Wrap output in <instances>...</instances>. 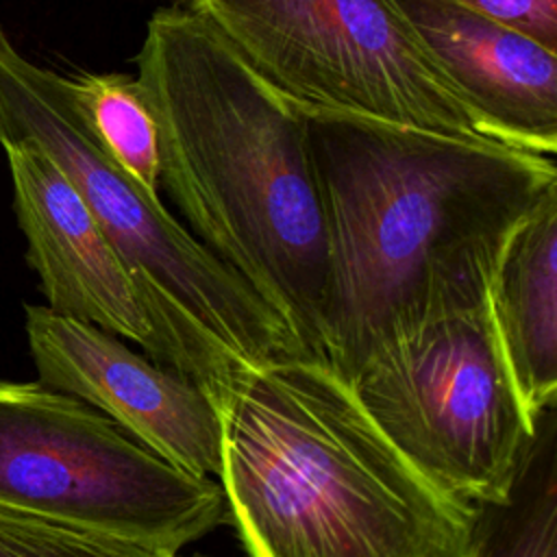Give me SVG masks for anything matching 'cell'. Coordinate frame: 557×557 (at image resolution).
<instances>
[{
    "mask_svg": "<svg viewBox=\"0 0 557 557\" xmlns=\"http://www.w3.org/2000/svg\"><path fill=\"white\" fill-rule=\"evenodd\" d=\"M24 322L41 383L102 411L168 461L220 474L222 413L196 381L46 305H26Z\"/></svg>",
    "mask_w": 557,
    "mask_h": 557,
    "instance_id": "8",
    "label": "cell"
},
{
    "mask_svg": "<svg viewBox=\"0 0 557 557\" xmlns=\"http://www.w3.org/2000/svg\"><path fill=\"white\" fill-rule=\"evenodd\" d=\"M350 387L433 485L474 507L509 500L537 422L503 357L490 294L374 355Z\"/></svg>",
    "mask_w": 557,
    "mask_h": 557,
    "instance_id": "7",
    "label": "cell"
},
{
    "mask_svg": "<svg viewBox=\"0 0 557 557\" xmlns=\"http://www.w3.org/2000/svg\"><path fill=\"white\" fill-rule=\"evenodd\" d=\"M159 185L196 237L324 359L329 237L305 107L194 9L159 7L135 57Z\"/></svg>",
    "mask_w": 557,
    "mask_h": 557,
    "instance_id": "2",
    "label": "cell"
},
{
    "mask_svg": "<svg viewBox=\"0 0 557 557\" xmlns=\"http://www.w3.org/2000/svg\"><path fill=\"white\" fill-rule=\"evenodd\" d=\"M220 413L218 483L248 557H472L483 507L411 466L326 359L242 366Z\"/></svg>",
    "mask_w": 557,
    "mask_h": 557,
    "instance_id": "3",
    "label": "cell"
},
{
    "mask_svg": "<svg viewBox=\"0 0 557 557\" xmlns=\"http://www.w3.org/2000/svg\"><path fill=\"white\" fill-rule=\"evenodd\" d=\"M163 2H168V4H181V7H189V4H191V0H163Z\"/></svg>",
    "mask_w": 557,
    "mask_h": 557,
    "instance_id": "16",
    "label": "cell"
},
{
    "mask_svg": "<svg viewBox=\"0 0 557 557\" xmlns=\"http://www.w3.org/2000/svg\"><path fill=\"white\" fill-rule=\"evenodd\" d=\"M394 4L505 146L555 159L557 50L450 0Z\"/></svg>",
    "mask_w": 557,
    "mask_h": 557,
    "instance_id": "10",
    "label": "cell"
},
{
    "mask_svg": "<svg viewBox=\"0 0 557 557\" xmlns=\"http://www.w3.org/2000/svg\"><path fill=\"white\" fill-rule=\"evenodd\" d=\"M498 344L529 418L557 396V189L509 235L490 281Z\"/></svg>",
    "mask_w": 557,
    "mask_h": 557,
    "instance_id": "11",
    "label": "cell"
},
{
    "mask_svg": "<svg viewBox=\"0 0 557 557\" xmlns=\"http://www.w3.org/2000/svg\"><path fill=\"white\" fill-rule=\"evenodd\" d=\"M0 509L170 555L228 524L218 481L41 381H0Z\"/></svg>",
    "mask_w": 557,
    "mask_h": 557,
    "instance_id": "5",
    "label": "cell"
},
{
    "mask_svg": "<svg viewBox=\"0 0 557 557\" xmlns=\"http://www.w3.org/2000/svg\"><path fill=\"white\" fill-rule=\"evenodd\" d=\"M189 9L300 107L503 144L394 0H191Z\"/></svg>",
    "mask_w": 557,
    "mask_h": 557,
    "instance_id": "6",
    "label": "cell"
},
{
    "mask_svg": "<svg viewBox=\"0 0 557 557\" xmlns=\"http://www.w3.org/2000/svg\"><path fill=\"white\" fill-rule=\"evenodd\" d=\"M13 209L46 307L139 344L163 363L159 329L102 226L59 172L28 144H2Z\"/></svg>",
    "mask_w": 557,
    "mask_h": 557,
    "instance_id": "9",
    "label": "cell"
},
{
    "mask_svg": "<svg viewBox=\"0 0 557 557\" xmlns=\"http://www.w3.org/2000/svg\"><path fill=\"white\" fill-rule=\"evenodd\" d=\"M0 557H172L113 535L0 509Z\"/></svg>",
    "mask_w": 557,
    "mask_h": 557,
    "instance_id": "14",
    "label": "cell"
},
{
    "mask_svg": "<svg viewBox=\"0 0 557 557\" xmlns=\"http://www.w3.org/2000/svg\"><path fill=\"white\" fill-rule=\"evenodd\" d=\"M44 152L89 207L128 268L161 337L163 366L215 403L242 366L311 355L292 326L94 137L63 74L0 28V146Z\"/></svg>",
    "mask_w": 557,
    "mask_h": 557,
    "instance_id": "4",
    "label": "cell"
},
{
    "mask_svg": "<svg viewBox=\"0 0 557 557\" xmlns=\"http://www.w3.org/2000/svg\"><path fill=\"white\" fill-rule=\"evenodd\" d=\"M329 237L324 359L348 383L426 320L483 300L555 159L307 109Z\"/></svg>",
    "mask_w": 557,
    "mask_h": 557,
    "instance_id": "1",
    "label": "cell"
},
{
    "mask_svg": "<svg viewBox=\"0 0 557 557\" xmlns=\"http://www.w3.org/2000/svg\"><path fill=\"white\" fill-rule=\"evenodd\" d=\"M555 433L553 407L537 420L509 500L483 507L472 557H557Z\"/></svg>",
    "mask_w": 557,
    "mask_h": 557,
    "instance_id": "12",
    "label": "cell"
},
{
    "mask_svg": "<svg viewBox=\"0 0 557 557\" xmlns=\"http://www.w3.org/2000/svg\"><path fill=\"white\" fill-rule=\"evenodd\" d=\"M65 89L102 148L148 191L159 194V146L152 111L135 76L76 72Z\"/></svg>",
    "mask_w": 557,
    "mask_h": 557,
    "instance_id": "13",
    "label": "cell"
},
{
    "mask_svg": "<svg viewBox=\"0 0 557 557\" xmlns=\"http://www.w3.org/2000/svg\"><path fill=\"white\" fill-rule=\"evenodd\" d=\"M172 557H181V555L176 553V555H172ZM185 557H207V555H202V553H194V555H185Z\"/></svg>",
    "mask_w": 557,
    "mask_h": 557,
    "instance_id": "17",
    "label": "cell"
},
{
    "mask_svg": "<svg viewBox=\"0 0 557 557\" xmlns=\"http://www.w3.org/2000/svg\"><path fill=\"white\" fill-rule=\"evenodd\" d=\"M557 50V0H450Z\"/></svg>",
    "mask_w": 557,
    "mask_h": 557,
    "instance_id": "15",
    "label": "cell"
}]
</instances>
